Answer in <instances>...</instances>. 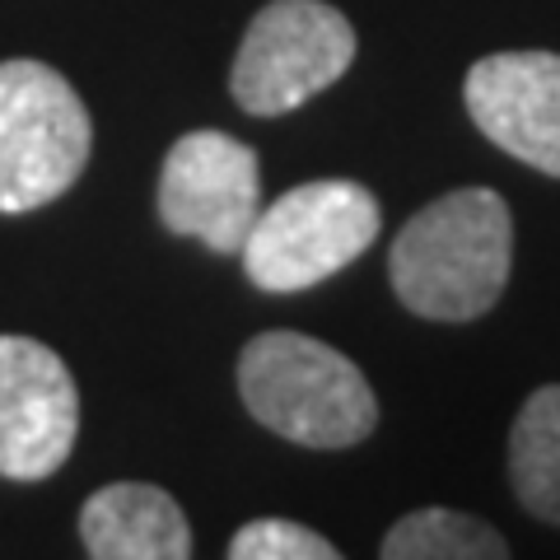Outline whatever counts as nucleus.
<instances>
[{"label":"nucleus","mask_w":560,"mask_h":560,"mask_svg":"<svg viewBox=\"0 0 560 560\" xmlns=\"http://www.w3.org/2000/svg\"><path fill=\"white\" fill-rule=\"evenodd\" d=\"M514 267V215L500 191L458 187L420 206L388 248L401 308L430 323H471L500 304Z\"/></svg>","instance_id":"obj_1"},{"label":"nucleus","mask_w":560,"mask_h":560,"mask_svg":"<svg viewBox=\"0 0 560 560\" xmlns=\"http://www.w3.org/2000/svg\"><path fill=\"white\" fill-rule=\"evenodd\" d=\"M234 378L257 425L300 448H355L378 425V397L360 364L308 331H257Z\"/></svg>","instance_id":"obj_2"},{"label":"nucleus","mask_w":560,"mask_h":560,"mask_svg":"<svg viewBox=\"0 0 560 560\" xmlns=\"http://www.w3.org/2000/svg\"><path fill=\"white\" fill-rule=\"evenodd\" d=\"M94 121L57 66L0 61V215L51 206L80 183Z\"/></svg>","instance_id":"obj_3"},{"label":"nucleus","mask_w":560,"mask_h":560,"mask_svg":"<svg viewBox=\"0 0 560 560\" xmlns=\"http://www.w3.org/2000/svg\"><path fill=\"white\" fill-rule=\"evenodd\" d=\"M383 230L378 197L355 178H313L257 210L238 248L243 271L267 294H300L370 253Z\"/></svg>","instance_id":"obj_4"},{"label":"nucleus","mask_w":560,"mask_h":560,"mask_svg":"<svg viewBox=\"0 0 560 560\" xmlns=\"http://www.w3.org/2000/svg\"><path fill=\"white\" fill-rule=\"evenodd\" d=\"M355 28L327 0H271L253 14L230 70L248 117H285L331 90L355 61Z\"/></svg>","instance_id":"obj_5"},{"label":"nucleus","mask_w":560,"mask_h":560,"mask_svg":"<svg viewBox=\"0 0 560 560\" xmlns=\"http://www.w3.org/2000/svg\"><path fill=\"white\" fill-rule=\"evenodd\" d=\"M154 210H160V224L168 234L197 238L220 257L238 253L261 210L257 150L230 131L178 136L164 154Z\"/></svg>","instance_id":"obj_6"},{"label":"nucleus","mask_w":560,"mask_h":560,"mask_svg":"<svg viewBox=\"0 0 560 560\" xmlns=\"http://www.w3.org/2000/svg\"><path fill=\"white\" fill-rule=\"evenodd\" d=\"M80 440V393L66 360L33 337H0V477L47 481Z\"/></svg>","instance_id":"obj_7"},{"label":"nucleus","mask_w":560,"mask_h":560,"mask_svg":"<svg viewBox=\"0 0 560 560\" xmlns=\"http://www.w3.org/2000/svg\"><path fill=\"white\" fill-rule=\"evenodd\" d=\"M477 131L547 178H560V57L556 51H490L463 80Z\"/></svg>","instance_id":"obj_8"},{"label":"nucleus","mask_w":560,"mask_h":560,"mask_svg":"<svg viewBox=\"0 0 560 560\" xmlns=\"http://www.w3.org/2000/svg\"><path fill=\"white\" fill-rule=\"evenodd\" d=\"M80 541L94 560H187L191 523L164 486L113 481L84 500Z\"/></svg>","instance_id":"obj_9"},{"label":"nucleus","mask_w":560,"mask_h":560,"mask_svg":"<svg viewBox=\"0 0 560 560\" xmlns=\"http://www.w3.org/2000/svg\"><path fill=\"white\" fill-rule=\"evenodd\" d=\"M510 486L533 518L560 528V383L537 388L514 416Z\"/></svg>","instance_id":"obj_10"},{"label":"nucleus","mask_w":560,"mask_h":560,"mask_svg":"<svg viewBox=\"0 0 560 560\" xmlns=\"http://www.w3.org/2000/svg\"><path fill=\"white\" fill-rule=\"evenodd\" d=\"M378 556L383 560H504L510 541L481 518L434 504V510H416L407 518H397L383 533Z\"/></svg>","instance_id":"obj_11"},{"label":"nucleus","mask_w":560,"mask_h":560,"mask_svg":"<svg viewBox=\"0 0 560 560\" xmlns=\"http://www.w3.org/2000/svg\"><path fill=\"white\" fill-rule=\"evenodd\" d=\"M337 541L294 518H253L230 537V560H337Z\"/></svg>","instance_id":"obj_12"}]
</instances>
